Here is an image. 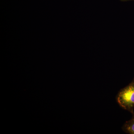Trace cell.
<instances>
[{"label":"cell","mask_w":134,"mask_h":134,"mask_svg":"<svg viewBox=\"0 0 134 134\" xmlns=\"http://www.w3.org/2000/svg\"><path fill=\"white\" fill-rule=\"evenodd\" d=\"M116 99L122 109L132 114L134 113V78L128 85L120 91Z\"/></svg>","instance_id":"6da1fadb"},{"label":"cell","mask_w":134,"mask_h":134,"mask_svg":"<svg viewBox=\"0 0 134 134\" xmlns=\"http://www.w3.org/2000/svg\"><path fill=\"white\" fill-rule=\"evenodd\" d=\"M122 129L127 133L134 134V113L132 114L131 119L125 122Z\"/></svg>","instance_id":"7a4b0ae2"},{"label":"cell","mask_w":134,"mask_h":134,"mask_svg":"<svg viewBox=\"0 0 134 134\" xmlns=\"http://www.w3.org/2000/svg\"><path fill=\"white\" fill-rule=\"evenodd\" d=\"M121 1H129V0H121Z\"/></svg>","instance_id":"3957f363"}]
</instances>
